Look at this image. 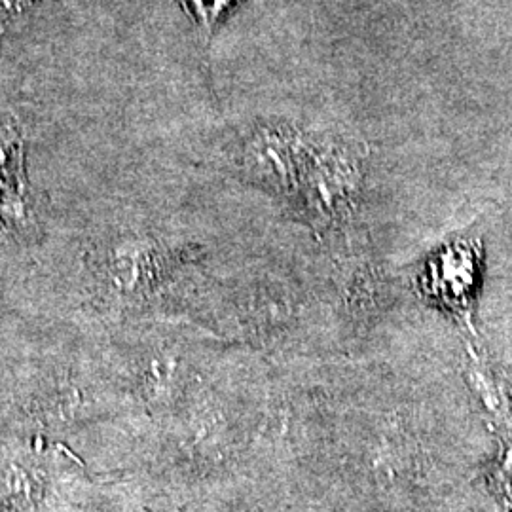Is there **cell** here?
Masks as SVG:
<instances>
[{
  "mask_svg": "<svg viewBox=\"0 0 512 512\" xmlns=\"http://www.w3.org/2000/svg\"><path fill=\"white\" fill-rule=\"evenodd\" d=\"M238 164L321 226L348 215L361 181L349 143L293 128H256L239 147Z\"/></svg>",
  "mask_w": 512,
  "mask_h": 512,
  "instance_id": "cell-1",
  "label": "cell"
},
{
  "mask_svg": "<svg viewBox=\"0 0 512 512\" xmlns=\"http://www.w3.org/2000/svg\"><path fill=\"white\" fill-rule=\"evenodd\" d=\"M27 2H31V0H10V8H16L19 10L23 4H27Z\"/></svg>",
  "mask_w": 512,
  "mask_h": 512,
  "instance_id": "cell-6",
  "label": "cell"
},
{
  "mask_svg": "<svg viewBox=\"0 0 512 512\" xmlns=\"http://www.w3.org/2000/svg\"><path fill=\"white\" fill-rule=\"evenodd\" d=\"M509 437L505 440L499 458L495 459L494 469L490 473V482L495 494L501 495L507 507L512 509V421L505 425Z\"/></svg>",
  "mask_w": 512,
  "mask_h": 512,
  "instance_id": "cell-4",
  "label": "cell"
},
{
  "mask_svg": "<svg viewBox=\"0 0 512 512\" xmlns=\"http://www.w3.org/2000/svg\"><path fill=\"white\" fill-rule=\"evenodd\" d=\"M23 145L14 128L0 129V224L18 228L27 222Z\"/></svg>",
  "mask_w": 512,
  "mask_h": 512,
  "instance_id": "cell-3",
  "label": "cell"
},
{
  "mask_svg": "<svg viewBox=\"0 0 512 512\" xmlns=\"http://www.w3.org/2000/svg\"><path fill=\"white\" fill-rule=\"evenodd\" d=\"M480 268L482 249L476 241L459 239L448 243L427 258L420 274L421 293L440 310L471 327Z\"/></svg>",
  "mask_w": 512,
  "mask_h": 512,
  "instance_id": "cell-2",
  "label": "cell"
},
{
  "mask_svg": "<svg viewBox=\"0 0 512 512\" xmlns=\"http://www.w3.org/2000/svg\"><path fill=\"white\" fill-rule=\"evenodd\" d=\"M184 8L198 19L205 29H213L220 16L238 0H181Z\"/></svg>",
  "mask_w": 512,
  "mask_h": 512,
  "instance_id": "cell-5",
  "label": "cell"
}]
</instances>
